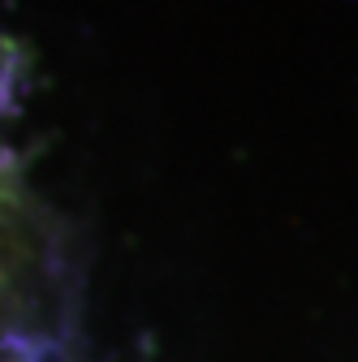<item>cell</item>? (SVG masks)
<instances>
[{"label": "cell", "mask_w": 358, "mask_h": 362, "mask_svg": "<svg viewBox=\"0 0 358 362\" xmlns=\"http://www.w3.org/2000/svg\"><path fill=\"white\" fill-rule=\"evenodd\" d=\"M78 306L57 211L0 134V362H82Z\"/></svg>", "instance_id": "cell-1"}]
</instances>
